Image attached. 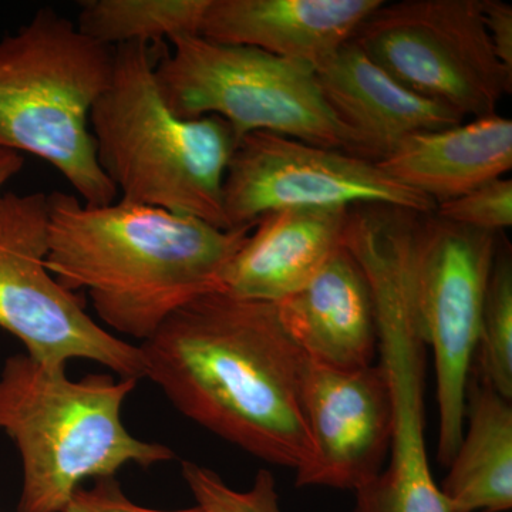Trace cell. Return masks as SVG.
Instances as JSON below:
<instances>
[{
	"label": "cell",
	"mask_w": 512,
	"mask_h": 512,
	"mask_svg": "<svg viewBox=\"0 0 512 512\" xmlns=\"http://www.w3.org/2000/svg\"><path fill=\"white\" fill-rule=\"evenodd\" d=\"M140 350L146 377L185 417L266 463L295 471L308 463V357L275 303L204 293L168 316Z\"/></svg>",
	"instance_id": "1"
},
{
	"label": "cell",
	"mask_w": 512,
	"mask_h": 512,
	"mask_svg": "<svg viewBox=\"0 0 512 512\" xmlns=\"http://www.w3.org/2000/svg\"><path fill=\"white\" fill-rule=\"evenodd\" d=\"M254 227L222 229L55 191L47 195L46 268L67 291L86 292L107 326L144 342L185 303L221 291L222 272Z\"/></svg>",
	"instance_id": "2"
},
{
	"label": "cell",
	"mask_w": 512,
	"mask_h": 512,
	"mask_svg": "<svg viewBox=\"0 0 512 512\" xmlns=\"http://www.w3.org/2000/svg\"><path fill=\"white\" fill-rule=\"evenodd\" d=\"M137 379L67 377L66 367L28 355L9 357L0 372V431L22 460L19 512H63L87 480L114 478L128 464L151 467L175 453L131 436L121 410Z\"/></svg>",
	"instance_id": "3"
},
{
	"label": "cell",
	"mask_w": 512,
	"mask_h": 512,
	"mask_svg": "<svg viewBox=\"0 0 512 512\" xmlns=\"http://www.w3.org/2000/svg\"><path fill=\"white\" fill-rule=\"evenodd\" d=\"M90 131L121 201L227 229L222 190L237 137L220 117L175 116L158 89L150 45L114 47L113 76L94 103Z\"/></svg>",
	"instance_id": "4"
},
{
	"label": "cell",
	"mask_w": 512,
	"mask_h": 512,
	"mask_svg": "<svg viewBox=\"0 0 512 512\" xmlns=\"http://www.w3.org/2000/svg\"><path fill=\"white\" fill-rule=\"evenodd\" d=\"M113 59L114 47L83 35L50 6L0 40V148L42 158L92 205L119 197L97 161L90 131Z\"/></svg>",
	"instance_id": "5"
},
{
	"label": "cell",
	"mask_w": 512,
	"mask_h": 512,
	"mask_svg": "<svg viewBox=\"0 0 512 512\" xmlns=\"http://www.w3.org/2000/svg\"><path fill=\"white\" fill-rule=\"evenodd\" d=\"M171 43L173 50L156 64V80L175 116L220 117L237 140L266 131L363 157L355 136L326 103L311 67L201 36Z\"/></svg>",
	"instance_id": "6"
},
{
	"label": "cell",
	"mask_w": 512,
	"mask_h": 512,
	"mask_svg": "<svg viewBox=\"0 0 512 512\" xmlns=\"http://www.w3.org/2000/svg\"><path fill=\"white\" fill-rule=\"evenodd\" d=\"M352 42L412 92L464 119L497 114L512 73L494 55L481 0L383 2Z\"/></svg>",
	"instance_id": "7"
},
{
	"label": "cell",
	"mask_w": 512,
	"mask_h": 512,
	"mask_svg": "<svg viewBox=\"0 0 512 512\" xmlns=\"http://www.w3.org/2000/svg\"><path fill=\"white\" fill-rule=\"evenodd\" d=\"M498 235L419 214L412 278L420 332L433 349L439 409L437 460L448 467L466 427L468 379Z\"/></svg>",
	"instance_id": "8"
},
{
	"label": "cell",
	"mask_w": 512,
	"mask_h": 512,
	"mask_svg": "<svg viewBox=\"0 0 512 512\" xmlns=\"http://www.w3.org/2000/svg\"><path fill=\"white\" fill-rule=\"evenodd\" d=\"M47 195L0 194V328L42 365L100 363L121 379L146 377L140 346L101 328L77 293L46 268Z\"/></svg>",
	"instance_id": "9"
},
{
	"label": "cell",
	"mask_w": 512,
	"mask_h": 512,
	"mask_svg": "<svg viewBox=\"0 0 512 512\" xmlns=\"http://www.w3.org/2000/svg\"><path fill=\"white\" fill-rule=\"evenodd\" d=\"M365 204L436 211L430 198L376 161L266 131L239 138L222 190L227 229L254 227L262 215L286 208Z\"/></svg>",
	"instance_id": "10"
},
{
	"label": "cell",
	"mask_w": 512,
	"mask_h": 512,
	"mask_svg": "<svg viewBox=\"0 0 512 512\" xmlns=\"http://www.w3.org/2000/svg\"><path fill=\"white\" fill-rule=\"evenodd\" d=\"M302 404L312 453L296 470L298 487L357 491L382 473L393 433L392 386L382 363L343 370L308 359Z\"/></svg>",
	"instance_id": "11"
},
{
	"label": "cell",
	"mask_w": 512,
	"mask_h": 512,
	"mask_svg": "<svg viewBox=\"0 0 512 512\" xmlns=\"http://www.w3.org/2000/svg\"><path fill=\"white\" fill-rule=\"evenodd\" d=\"M384 0H210L200 36L318 70Z\"/></svg>",
	"instance_id": "12"
},
{
	"label": "cell",
	"mask_w": 512,
	"mask_h": 512,
	"mask_svg": "<svg viewBox=\"0 0 512 512\" xmlns=\"http://www.w3.org/2000/svg\"><path fill=\"white\" fill-rule=\"evenodd\" d=\"M320 92L348 127L363 157H389L414 134L464 123L457 111L407 89L350 40L316 70Z\"/></svg>",
	"instance_id": "13"
},
{
	"label": "cell",
	"mask_w": 512,
	"mask_h": 512,
	"mask_svg": "<svg viewBox=\"0 0 512 512\" xmlns=\"http://www.w3.org/2000/svg\"><path fill=\"white\" fill-rule=\"evenodd\" d=\"M275 305L309 360L343 370L373 365L379 349L375 299L362 265L345 245L301 291Z\"/></svg>",
	"instance_id": "14"
},
{
	"label": "cell",
	"mask_w": 512,
	"mask_h": 512,
	"mask_svg": "<svg viewBox=\"0 0 512 512\" xmlns=\"http://www.w3.org/2000/svg\"><path fill=\"white\" fill-rule=\"evenodd\" d=\"M349 207L286 208L262 215L221 275V291L278 303L318 274L343 245Z\"/></svg>",
	"instance_id": "15"
},
{
	"label": "cell",
	"mask_w": 512,
	"mask_h": 512,
	"mask_svg": "<svg viewBox=\"0 0 512 512\" xmlns=\"http://www.w3.org/2000/svg\"><path fill=\"white\" fill-rule=\"evenodd\" d=\"M377 164L437 207L511 170L512 121L497 113L414 134Z\"/></svg>",
	"instance_id": "16"
},
{
	"label": "cell",
	"mask_w": 512,
	"mask_h": 512,
	"mask_svg": "<svg viewBox=\"0 0 512 512\" xmlns=\"http://www.w3.org/2000/svg\"><path fill=\"white\" fill-rule=\"evenodd\" d=\"M463 439L440 485L448 512L512 508V406L473 365Z\"/></svg>",
	"instance_id": "17"
},
{
	"label": "cell",
	"mask_w": 512,
	"mask_h": 512,
	"mask_svg": "<svg viewBox=\"0 0 512 512\" xmlns=\"http://www.w3.org/2000/svg\"><path fill=\"white\" fill-rule=\"evenodd\" d=\"M210 0H84L77 28L104 46L200 36Z\"/></svg>",
	"instance_id": "18"
},
{
	"label": "cell",
	"mask_w": 512,
	"mask_h": 512,
	"mask_svg": "<svg viewBox=\"0 0 512 512\" xmlns=\"http://www.w3.org/2000/svg\"><path fill=\"white\" fill-rule=\"evenodd\" d=\"M474 366L504 399H512V259L498 242L481 311Z\"/></svg>",
	"instance_id": "19"
},
{
	"label": "cell",
	"mask_w": 512,
	"mask_h": 512,
	"mask_svg": "<svg viewBox=\"0 0 512 512\" xmlns=\"http://www.w3.org/2000/svg\"><path fill=\"white\" fill-rule=\"evenodd\" d=\"M181 473L202 512H282L275 478L264 468L245 491L229 487L220 474L194 461H183Z\"/></svg>",
	"instance_id": "20"
},
{
	"label": "cell",
	"mask_w": 512,
	"mask_h": 512,
	"mask_svg": "<svg viewBox=\"0 0 512 512\" xmlns=\"http://www.w3.org/2000/svg\"><path fill=\"white\" fill-rule=\"evenodd\" d=\"M434 214L454 224L500 234L512 225V180L501 177L480 185L437 205Z\"/></svg>",
	"instance_id": "21"
},
{
	"label": "cell",
	"mask_w": 512,
	"mask_h": 512,
	"mask_svg": "<svg viewBox=\"0 0 512 512\" xmlns=\"http://www.w3.org/2000/svg\"><path fill=\"white\" fill-rule=\"evenodd\" d=\"M63 512H202L200 507L184 510H154L133 503L114 478L97 480L92 488H79Z\"/></svg>",
	"instance_id": "22"
},
{
	"label": "cell",
	"mask_w": 512,
	"mask_h": 512,
	"mask_svg": "<svg viewBox=\"0 0 512 512\" xmlns=\"http://www.w3.org/2000/svg\"><path fill=\"white\" fill-rule=\"evenodd\" d=\"M481 6L494 55L512 73V6L501 0H481Z\"/></svg>",
	"instance_id": "23"
},
{
	"label": "cell",
	"mask_w": 512,
	"mask_h": 512,
	"mask_svg": "<svg viewBox=\"0 0 512 512\" xmlns=\"http://www.w3.org/2000/svg\"><path fill=\"white\" fill-rule=\"evenodd\" d=\"M23 164H25V157L22 154L0 148V194L3 187L22 171Z\"/></svg>",
	"instance_id": "24"
}]
</instances>
